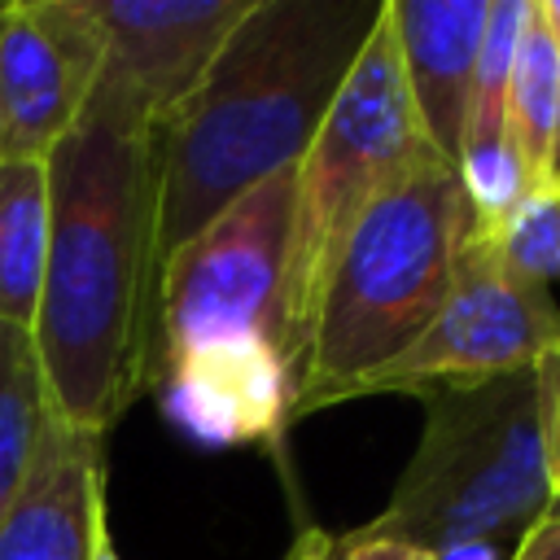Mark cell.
<instances>
[{
	"label": "cell",
	"mask_w": 560,
	"mask_h": 560,
	"mask_svg": "<svg viewBox=\"0 0 560 560\" xmlns=\"http://www.w3.org/2000/svg\"><path fill=\"white\" fill-rule=\"evenodd\" d=\"M48 166V262L31 341L61 424L105 438L162 385L153 127L92 88Z\"/></svg>",
	"instance_id": "cell-1"
},
{
	"label": "cell",
	"mask_w": 560,
	"mask_h": 560,
	"mask_svg": "<svg viewBox=\"0 0 560 560\" xmlns=\"http://www.w3.org/2000/svg\"><path fill=\"white\" fill-rule=\"evenodd\" d=\"M385 0H258L206 79L153 127L158 271L262 179L293 171Z\"/></svg>",
	"instance_id": "cell-2"
},
{
	"label": "cell",
	"mask_w": 560,
	"mask_h": 560,
	"mask_svg": "<svg viewBox=\"0 0 560 560\" xmlns=\"http://www.w3.org/2000/svg\"><path fill=\"white\" fill-rule=\"evenodd\" d=\"M472 210L455 166L429 162L389 184L346 236L306 350L289 424L346 398V389L394 363L438 319Z\"/></svg>",
	"instance_id": "cell-3"
},
{
	"label": "cell",
	"mask_w": 560,
	"mask_h": 560,
	"mask_svg": "<svg viewBox=\"0 0 560 560\" xmlns=\"http://www.w3.org/2000/svg\"><path fill=\"white\" fill-rule=\"evenodd\" d=\"M556 385L560 354L525 372L420 394L424 433L394 499L368 525L429 556L451 542L525 534L556 494L547 468Z\"/></svg>",
	"instance_id": "cell-4"
},
{
	"label": "cell",
	"mask_w": 560,
	"mask_h": 560,
	"mask_svg": "<svg viewBox=\"0 0 560 560\" xmlns=\"http://www.w3.org/2000/svg\"><path fill=\"white\" fill-rule=\"evenodd\" d=\"M429 162L442 158L416 122L398 44L381 4V18L363 52L354 57L332 109L324 114L315 140L293 166V223L280 298V363L289 376V402L298 394L315 332V311L346 236L389 184Z\"/></svg>",
	"instance_id": "cell-5"
},
{
	"label": "cell",
	"mask_w": 560,
	"mask_h": 560,
	"mask_svg": "<svg viewBox=\"0 0 560 560\" xmlns=\"http://www.w3.org/2000/svg\"><path fill=\"white\" fill-rule=\"evenodd\" d=\"M293 223V171L236 197L158 271L162 376L179 363L271 346L280 354V298Z\"/></svg>",
	"instance_id": "cell-6"
},
{
	"label": "cell",
	"mask_w": 560,
	"mask_h": 560,
	"mask_svg": "<svg viewBox=\"0 0 560 560\" xmlns=\"http://www.w3.org/2000/svg\"><path fill=\"white\" fill-rule=\"evenodd\" d=\"M560 354V302L538 280L508 267L481 236H464L451 293L438 319L394 363L354 381L346 398L429 394L538 368ZM341 398V402H346Z\"/></svg>",
	"instance_id": "cell-7"
},
{
	"label": "cell",
	"mask_w": 560,
	"mask_h": 560,
	"mask_svg": "<svg viewBox=\"0 0 560 560\" xmlns=\"http://www.w3.org/2000/svg\"><path fill=\"white\" fill-rule=\"evenodd\" d=\"M105 66L88 0L0 4V158L44 162L83 118Z\"/></svg>",
	"instance_id": "cell-8"
},
{
	"label": "cell",
	"mask_w": 560,
	"mask_h": 560,
	"mask_svg": "<svg viewBox=\"0 0 560 560\" xmlns=\"http://www.w3.org/2000/svg\"><path fill=\"white\" fill-rule=\"evenodd\" d=\"M258 0H88L105 31L96 92L158 127L206 79Z\"/></svg>",
	"instance_id": "cell-9"
},
{
	"label": "cell",
	"mask_w": 560,
	"mask_h": 560,
	"mask_svg": "<svg viewBox=\"0 0 560 560\" xmlns=\"http://www.w3.org/2000/svg\"><path fill=\"white\" fill-rule=\"evenodd\" d=\"M105 525V438L61 424L48 407L31 477L0 521V560H92Z\"/></svg>",
	"instance_id": "cell-10"
},
{
	"label": "cell",
	"mask_w": 560,
	"mask_h": 560,
	"mask_svg": "<svg viewBox=\"0 0 560 560\" xmlns=\"http://www.w3.org/2000/svg\"><path fill=\"white\" fill-rule=\"evenodd\" d=\"M486 13L490 0H385L416 122L451 166L472 105Z\"/></svg>",
	"instance_id": "cell-11"
},
{
	"label": "cell",
	"mask_w": 560,
	"mask_h": 560,
	"mask_svg": "<svg viewBox=\"0 0 560 560\" xmlns=\"http://www.w3.org/2000/svg\"><path fill=\"white\" fill-rule=\"evenodd\" d=\"M162 389L166 411L201 442H276L289 429V376L271 346L179 363Z\"/></svg>",
	"instance_id": "cell-12"
},
{
	"label": "cell",
	"mask_w": 560,
	"mask_h": 560,
	"mask_svg": "<svg viewBox=\"0 0 560 560\" xmlns=\"http://www.w3.org/2000/svg\"><path fill=\"white\" fill-rule=\"evenodd\" d=\"M48 262V166L0 158V324H35Z\"/></svg>",
	"instance_id": "cell-13"
},
{
	"label": "cell",
	"mask_w": 560,
	"mask_h": 560,
	"mask_svg": "<svg viewBox=\"0 0 560 560\" xmlns=\"http://www.w3.org/2000/svg\"><path fill=\"white\" fill-rule=\"evenodd\" d=\"M503 118H508V140H512L529 184L542 188L547 158L560 136V48L538 13V0H529V13H525Z\"/></svg>",
	"instance_id": "cell-14"
},
{
	"label": "cell",
	"mask_w": 560,
	"mask_h": 560,
	"mask_svg": "<svg viewBox=\"0 0 560 560\" xmlns=\"http://www.w3.org/2000/svg\"><path fill=\"white\" fill-rule=\"evenodd\" d=\"M48 420V385L26 328L0 324V521L31 477L39 429Z\"/></svg>",
	"instance_id": "cell-15"
},
{
	"label": "cell",
	"mask_w": 560,
	"mask_h": 560,
	"mask_svg": "<svg viewBox=\"0 0 560 560\" xmlns=\"http://www.w3.org/2000/svg\"><path fill=\"white\" fill-rule=\"evenodd\" d=\"M472 236H481L508 267L538 280L542 289L560 284V197L534 188L499 228Z\"/></svg>",
	"instance_id": "cell-16"
},
{
	"label": "cell",
	"mask_w": 560,
	"mask_h": 560,
	"mask_svg": "<svg viewBox=\"0 0 560 560\" xmlns=\"http://www.w3.org/2000/svg\"><path fill=\"white\" fill-rule=\"evenodd\" d=\"M284 560H433L429 551L402 542V538H389L372 525H354L346 534H332V529H302L289 547Z\"/></svg>",
	"instance_id": "cell-17"
},
{
	"label": "cell",
	"mask_w": 560,
	"mask_h": 560,
	"mask_svg": "<svg viewBox=\"0 0 560 560\" xmlns=\"http://www.w3.org/2000/svg\"><path fill=\"white\" fill-rule=\"evenodd\" d=\"M512 560H560V521H551V516L534 521V525L521 534Z\"/></svg>",
	"instance_id": "cell-18"
},
{
	"label": "cell",
	"mask_w": 560,
	"mask_h": 560,
	"mask_svg": "<svg viewBox=\"0 0 560 560\" xmlns=\"http://www.w3.org/2000/svg\"><path fill=\"white\" fill-rule=\"evenodd\" d=\"M547 468H551V490L560 494V385L551 394V420H547Z\"/></svg>",
	"instance_id": "cell-19"
},
{
	"label": "cell",
	"mask_w": 560,
	"mask_h": 560,
	"mask_svg": "<svg viewBox=\"0 0 560 560\" xmlns=\"http://www.w3.org/2000/svg\"><path fill=\"white\" fill-rule=\"evenodd\" d=\"M433 560H499V551L490 542H451V547L433 551Z\"/></svg>",
	"instance_id": "cell-20"
},
{
	"label": "cell",
	"mask_w": 560,
	"mask_h": 560,
	"mask_svg": "<svg viewBox=\"0 0 560 560\" xmlns=\"http://www.w3.org/2000/svg\"><path fill=\"white\" fill-rule=\"evenodd\" d=\"M538 13H542V22H547V31L560 48V0H538Z\"/></svg>",
	"instance_id": "cell-21"
},
{
	"label": "cell",
	"mask_w": 560,
	"mask_h": 560,
	"mask_svg": "<svg viewBox=\"0 0 560 560\" xmlns=\"http://www.w3.org/2000/svg\"><path fill=\"white\" fill-rule=\"evenodd\" d=\"M92 560H118V547H114V534H109V525L96 534V547H92Z\"/></svg>",
	"instance_id": "cell-22"
},
{
	"label": "cell",
	"mask_w": 560,
	"mask_h": 560,
	"mask_svg": "<svg viewBox=\"0 0 560 560\" xmlns=\"http://www.w3.org/2000/svg\"><path fill=\"white\" fill-rule=\"evenodd\" d=\"M547 516H551V521H560V494H551V503H547Z\"/></svg>",
	"instance_id": "cell-23"
}]
</instances>
